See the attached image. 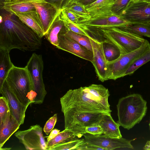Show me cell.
I'll return each mask as SVG.
<instances>
[{"label": "cell", "instance_id": "cell-42", "mask_svg": "<svg viewBox=\"0 0 150 150\" xmlns=\"http://www.w3.org/2000/svg\"><path fill=\"white\" fill-rule=\"evenodd\" d=\"M144 150H150V140L147 141L143 148Z\"/></svg>", "mask_w": 150, "mask_h": 150}, {"label": "cell", "instance_id": "cell-4", "mask_svg": "<svg viewBox=\"0 0 150 150\" xmlns=\"http://www.w3.org/2000/svg\"><path fill=\"white\" fill-rule=\"evenodd\" d=\"M96 30L100 33L99 35H102L115 45L122 54L139 48L146 40L142 37L128 32L118 27Z\"/></svg>", "mask_w": 150, "mask_h": 150}, {"label": "cell", "instance_id": "cell-6", "mask_svg": "<svg viewBox=\"0 0 150 150\" xmlns=\"http://www.w3.org/2000/svg\"><path fill=\"white\" fill-rule=\"evenodd\" d=\"M106 113L66 112L63 113L65 129H69L80 138L86 133V127L99 124Z\"/></svg>", "mask_w": 150, "mask_h": 150}, {"label": "cell", "instance_id": "cell-30", "mask_svg": "<svg viewBox=\"0 0 150 150\" xmlns=\"http://www.w3.org/2000/svg\"><path fill=\"white\" fill-rule=\"evenodd\" d=\"M150 61V49L137 58L131 64L124 75V76L133 74L139 68Z\"/></svg>", "mask_w": 150, "mask_h": 150}, {"label": "cell", "instance_id": "cell-22", "mask_svg": "<svg viewBox=\"0 0 150 150\" xmlns=\"http://www.w3.org/2000/svg\"><path fill=\"white\" fill-rule=\"evenodd\" d=\"M10 52L0 49V89L9 71L14 66L11 61Z\"/></svg>", "mask_w": 150, "mask_h": 150}, {"label": "cell", "instance_id": "cell-33", "mask_svg": "<svg viewBox=\"0 0 150 150\" xmlns=\"http://www.w3.org/2000/svg\"><path fill=\"white\" fill-rule=\"evenodd\" d=\"M43 1L50 3L58 10L61 11L68 8L76 0H38L37 1Z\"/></svg>", "mask_w": 150, "mask_h": 150}, {"label": "cell", "instance_id": "cell-24", "mask_svg": "<svg viewBox=\"0 0 150 150\" xmlns=\"http://www.w3.org/2000/svg\"><path fill=\"white\" fill-rule=\"evenodd\" d=\"M101 41L107 62L115 61L122 55L119 48L110 41L105 39Z\"/></svg>", "mask_w": 150, "mask_h": 150}, {"label": "cell", "instance_id": "cell-31", "mask_svg": "<svg viewBox=\"0 0 150 150\" xmlns=\"http://www.w3.org/2000/svg\"><path fill=\"white\" fill-rule=\"evenodd\" d=\"M65 9H67L80 15L84 19H88L91 18L87 11L85 6L76 1Z\"/></svg>", "mask_w": 150, "mask_h": 150}, {"label": "cell", "instance_id": "cell-43", "mask_svg": "<svg viewBox=\"0 0 150 150\" xmlns=\"http://www.w3.org/2000/svg\"><path fill=\"white\" fill-rule=\"evenodd\" d=\"M134 2H139L146 1L147 0H131Z\"/></svg>", "mask_w": 150, "mask_h": 150}, {"label": "cell", "instance_id": "cell-14", "mask_svg": "<svg viewBox=\"0 0 150 150\" xmlns=\"http://www.w3.org/2000/svg\"><path fill=\"white\" fill-rule=\"evenodd\" d=\"M58 38V45L56 47L57 48L67 51L92 62L93 52L61 32L59 35Z\"/></svg>", "mask_w": 150, "mask_h": 150}, {"label": "cell", "instance_id": "cell-26", "mask_svg": "<svg viewBox=\"0 0 150 150\" xmlns=\"http://www.w3.org/2000/svg\"><path fill=\"white\" fill-rule=\"evenodd\" d=\"M60 16L67 30L78 34L87 36L89 35L87 31L84 29V26L79 24L75 23L70 20L64 10L61 11Z\"/></svg>", "mask_w": 150, "mask_h": 150}, {"label": "cell", "instance_id": "cell-36", "mask_svg": "<svg viewBox=\"0 0 150 150\" xmlns=\"http://www.w3.org/2000/svg\"><path fill=\"white\" fill-rule=\"evenodd\" d=\"M85 131L86 133L95 136L103 134V129L99 124L86 127Z\"/></svg>", "mask_w": 150, "mask_h": 150}, {"label": "cell", "instance_id": "cell-16", "mask_svg": "<svg viewBox=\"0 0 150 150\" xmlns=\"http://www.w3.org/2000/svg\"><path fill=\"white\" fill-rule=\"evenodd\" d=\"M34 6L40 18L45 35L61 11L52 5L40 1L31 2Z\"/></svg>", "mask_w": 150, "mask_h": 150}, {"label": "cell", "instance_id": "cell-9", "mask_svg": "<svg viewBox=\"0 0 150 150\" xmlns=\"http://www.w3.org/2000/svg\"><path fill=\"white\" fill-rule=\"evenodd\" d=\"M14 135L27 150H47L42 128L37 124L24 130H19Z\"/></svg>", "mask_w": 150, "mask_h": 150}, {"label": "cell", "instance_id": "cell-37", "mask_svg": "<svg viewBox=\"0 0 150 150\" xmlns=\"http://www.w3.org/2000/svg\"><path fill=\"white\" fill-rule=\"evenodd\" d=\"M68 18L73 22L78 23L84 19L81 16L67 9H64Z\"/></svg>", "mask_w": 150, "mask_h": 150}, {"label": "cell", "instance_id": "cell-2", "mask_svg": "<svg viewBox=\"0 0 150 150\" xmlns=\"http://www.w3.org/2000/svg\"><path fill=\"white\" fill-rule=\"evenodd\" d=\"M107 88L101 84L69 89L60 98L61 111L66 112H104L111 114Z\"/></svg>", "mask_w": 150, "mask_h": 150}, {"label": "cell", "instance_id": "cell-12", "mask_svg": "<svg viewBox=\"0 0 150 150\" xmlns=\"http://www.w3.org/2000/svg\"><path fill=\"white\" fill-rule=\"evenodd\" d=\"M88 29H105L112 27H121L131 24L122 16L114 13L102 16L91 17L88 19H84L78 23Z\"/></svg>", "mask_w": 150, "mask_h": 150}, {"label": "cell", "instance_id": "cell-8", "mask_svg": "<svg viewBox=\"0 0 150 150\" xmlns=\"http://www.w3.org/2000/svg\"><path fill=\"white\" fill-rule=\"evenodd\" d=\"M150 49V44L146 40L140 47L130 52L122 54L113 61L107 62L108 79L115 80L124 77L127 69L137 58Z\"/></svg>", "mask_w": 150, "mask_h": 150}, {"label": "cell", "instance_id": "cell-45", "mask_svg": "<svg viewBox=\"0 0 150 150\" xmlns=\"http://www.w3.org/2000/svg\"><path fill=\"white\" fill-rule=\"evenodd\" d=\"M149 129H150V121H149Z\"/></svg>", "mask_w": 150, "mask_h": 150}, {"label": "cell", "instance_id": "cell-38", "mask_svg": "<svg viewBox=\"0 0 150 150\" xmlns=\"http://www.w3.org/2000/svg\"><path fill=\"white\" fill-rule=\"evenodd\" d=\"M105 150L102 148L90 144L85 142L82 146L78 147L76 150Z\"/></svg>", "mask_w": 150, "mask_h": 150}, {"label": "cell", "instance_id": "cell-34", "mask_svg": "<svg viewBox=\"0 0 150 150\" xmlns=\"http://www.w3.org/2000/svg\"><path fill=\"white\" fill-rule=\"evenodd\" d=\"M131 0H114L113 6V12L117 15L121 16Z\"/></svg>", "mask_w": 150, "mask_h": 150}, {"label": "cell", "instance_id": "cell-17", "mask_svg": "<svg viewBox=\"0 0 150 150\" xmlns=\"http://www.w3.org/2000/svg\"><path fill=\"white\" fill-rule=\"evenodd\" d=\"M13 13L17 16L24 23L33 30L40 38H42L45 36L40 18L36 10Z\"/></svg>", "mask_w": 150, "mask_h": 150}, {"label": "cell", "instance_id": "cell-25", "mask_svg": "<svg viewBox=\"0 0 150 150\" xmlns=\"http://www.w3.org/2000/svg\"><path fill=\"white\" fill-rule=\"evenodd\" d=\"M118 28L139 36L150 38V24L132 23L126 26Z\"/></svg>", "mask_w": 150, "mask_h": 150}, {"label": "cell", "instance_id": "cell-27", "mask_svg": "<svg viewBox=\"0 0 150 150\" xmlns=\"http://www.w3.org/2000/svg\"><path fill=\"white\" fill-rule=\"evenodd\" d=\"M76 137H78L74 132L69 129H65L63 131L60 132L54 138L46 142L47 149L49 150L55 145Z\"/></svg>", "mask_w": 150, "mask_h": 150}, {"label": "cell", "instance_id": "cell-3", "mask_svg": "<svg viewBox=\"0 0 150 150\" xmlns=\"http://www.w3.org/2000/svg\"><path fill=\"white\" fill-rule=\"evenodd\" d=\"M117 108L118 117L117 122L127 130L142 121L147 109L146 101L138 93L131 94L120 98Z\"/></svg>", "mask_w": 150, "mask_h": 150}, {"label": "cell", "instance_id": "cell-39", "mask_svg": "<svg viewBox=\"0 0 150 150\" xmlns=\"http://www.w3.org/2000/svg\"><path fill=\"white\" fill-rule=\"evenodd\" d=\"M60 132V130L58 129H53L50 132L49 135L48 137L47 141H49L54 138Z\"/></svg>", "mask_w": 150, "mask_h": 150}, {"label": "cell", "instance_id": "cell-11", "mask_svg": "<svg viewBox=\"0 0 150 150\" xmlns=\"http://www.w3.org/2000/svg\"><path fill=\"white\" fill-rule=\"evenodd\" d=\"M121 16L131 23L150 24V4L131 0Z\"/></svg>", "mask_w": 150, "mask_h": 150}, {"label": "cell", "instance_id": "cell-32", "mask_svg": "<svg viewBox=\"0 0 150 150\" xmlns=\"http://www.w3.org/2000/svg\"><path fill=\"white\" fill-rule=\"evenodd\" d=\"M11 113L8 101L3 96L0 97V124L3 123Z\"/></svg>", "mask_w": 150, "mask_h": 150}, {"label": "cell", "instance_id": "cell-29", "mask_svg": "<svg viewBox=\"0 0 150 150\" xmlns=\"http://www.w3.org/2000/svg\"><path fill=\"white\" fill-rule=\"evenodd\" d=\"M61 33L74 40L79 44L93 52L92 45L88 36L75 33L67 30L66 28Z\"/></svg>", "mask_w": 150, "mask_h": 150}, {"label": "cell", "instance_id": "cell-15", "mask_svg": "<svg viewBox=\"0 0 150 150\" xmlns=\"http://www.w3.org/2000/svg\"><path fill=\"white\" fill-rule=\"evenodd\" d=\"M0 93L7 100L12 114L20 125L23 124L28 107L19 101L5 81L0 89Z\"/></svg>", "mask_w": 150, "mask_h": 150}, {"label": "cell", "instance_id": "cell-7", "mask_svg": "<svg viewBox=\"0 0 150 150\" xmlns=\"http://www.w3.org/2000/svg\"><path fill=\"white\" fill-rule=\"evenodd\" d=\"M25 67L31 79L32 91L37 95L34 104H41L47 93L43 79L44 63L42 55L33 53Z\"/></svg>", "mask_w": 150, "mask_h": 150}, {"label": "cell", "instance_id": "cell-35", "mask_svg": "<svg viewBox=\"0 0 150 150\" xmlns=\"http://www.w3.org/2000/svg\"><path fill=\"white\" fill-rule=\"evenodd\" d=\"M57 120V114H55L47 121L43 129L46 134L48 135L53 129Z\"/></svg>", "mask_w": 150, "mask_h": 150}, {"label": "cell", "instance_id": "cell-20", "mask_svg": "<svg viewBox=\"0 0 150 150\" xmlns=\"http://www.w3.org/2000/svg\"><path fill=\"white\" fill-rule=\"evenodd\" d=\"M99 124L103 129V134L111 138H120L122 137L118 123L115 122L111 114H104Z\"/></svg>", "mask_w": 150, "mask_h": 150}, {"label": "cell", "instance_id": "cell-23", "mask_svg": "<svg viewBox=\"0 0 150 150\" xmlns=\"http://www.w3.org/2000/svg\"><path fill=\"white\" fill-rule=\"evenodd\" d=\"M3 8L12 13H23L36 10L34 6L32 3L15 0H11L4 4Z\"/></svg>", "mask_w": 150, "mask_h": 150}, {"label": "cell", "instance_id": "cell-28", "mask_svg": "<svg viewBox=\"0 0 150 150\" xmlns=\"http://www.w3.org/2000/svg\"><path fill=\"white\" fill-rule=\"evenodd\" d=\"M76 137L67 140L51 147L49 150H76L85 143L84 139Z\"/></svg>", "mask_w": 150, "mask_h": 150}, {"label": "cell", "instance_id": "cell-1", "mask_svg": "<svg viewBox=\"0 0 150 150\" xmlns=\"http://www.w3.org/2000/svg\"><path fill=\"white\" fill-rule=\"evenodd\" d=\"M0 49L24 51L39 49L41 38L14 13L0 9Z\"/></svg>", "mask_w": 150, "mask_h": 150}, {"label": "cell", "instance_id": "cell-18", "mask_svg": "<svg viewBox=\"0 0 150 150\" xmlns=\"http://www.w3.org/2000/svg\"><path fill=\"white\" fill-rule=\"evenodd\" d=\"M114 0H97L85 6L86 10L91 17L111 14Z\"/></svg>", "mask_w": 150, "mask_h": 150}, {"label": "cell", "instance_id": "cell-10", "mask_svg": "<svg viewBox=\"0 0 150 150\" xmlns=\"http://www.w3.org/2000/svg\"><path fill=\"white\" fill-rule=\"evenodd\" d=\"M85 141L87 143L103 148L105 150L134 149L132 141L136 139L128 140L122 137L111 138L103 134L95 136L88 133L83 134Z\"/></svg>", "mask_w": 150, "mask_h": 150}, {"label": "cell", "instance_id": "cell-40", "mask_svg": "<svg viewBox=\"0 0 150 150\" xmlns=\"http://www.w3.org/2000/svg\"><path fill=\"white\" fill-rule=\"evenodd\" d=\"M96 0H76V1L86 6L92 3Z\"/></svg>", "mask_w": 150, "mask_h": 150}, {"label": "cell", "instance_id": "cell-41", "mask_svg": "<svg viewBox=\"0 0 150 150\" xmlns=\"http://www.w3.org/2000/svg\"><path fill=\"white\" fill-rule=\"evenodd\" d=\"M11 0H0V9L3 8L4 4Z\"/></svg>", "mask_w": 150, "mask_h": 150}, {"label": "cell", "instance_id": "cell-21", "mask_svg": "<svg viewBox=\"0 0 150 150\" xmlns=\"http://www.w3.org/2000/svg\"><path fill=\"white\" fill-rule=\"evenodd\" d=\"M60 12L45 36L48 41L56 47L58 45L59 35L65 28L64 23L60 17Z\"/></svg>", "mask_w": 150, "mask_h": 150}, {"label": "cell", "instance_id": "cell-46", "mask_svg": "<svg viewBox=\"0 0 150 150\" xmlns=\"http://www.w3.org/2000/svg\"><path fill=\"white\" fill-rule=\"evenodd\" d=\"M146 1H147V2H149L150 4V0H147Z\"/></svg>", "mask_w": 150, "mask_h": 150}, {"label": "cell", "instance_id": "cell-5", "mask_svg": "<svg viewBox=\"0 0 150 150\" xmlns=\"http://www.w3.org/2000/svg\"><path fill=\"white\" fill-rule=\"evenodd\" d=\"M5 81L19 101L28 107L31 104L28 96L32 91L30 76L26 68L14 66L9 71Z\"/></svg>", "mask_w": 150, "mask_h": 150}, {"label": "cell", "instance_id": "cell-19", "mask_svg": "<svg viewBox=\"0 0 150 150\" xmlns=\"http://www.w3.org/2000/svg\"><path fill=\"white\" fill-rule=\"evenodd\" d=\"M20 125L11 113L0 124V148L19 128Z\"/></svg>", "mask_w": 150, "mask_h": 150}, {"label": "cell", "instance_id": "cell-44", "mask_svg": "<svg viewBox=\"0 0 150 150\" xmlns=\"http://www.w3.org/2000/svg\"><path fill=\"white\" fill-rule=\"evenodd\" d=\"M11 149V148H0V150H10Z\"/></svg>", "mask_w": 150, "mask_h": 150}, {"label": "cell", "instance_id": "cell-13", "mask_svg": "<svg viewBox=\"0 0 150 150\" xmlns=\"http://www.w3.org/2000/svg\"><path fill=\"white\" fill-rule=\"evenodd\" d=\"M88 37L93 49V61L92 63L94 67L99 80L103 82L108 80V68L102 42L89 35Z\"/></svg>", "mask_w": 150, "mask_h": 150}]
</instances>
